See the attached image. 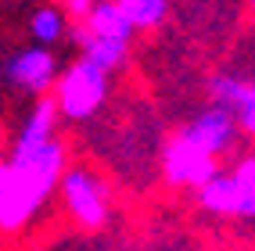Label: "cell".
<instances>
[{
  "label": "cell",
  "instance_id": "cell-6",
  "mask_svg": "<svg viewBox=\"0 0 255 251\" xmlns=\"http://www.w3.org/2000/svg\"><path fill=\"white\" fill-rule=\"evenodd\" d=\"M180 133L187 140H194L201 151H209L212 158H219V162L241 144V126L234 122V115L223 104H212V100H209V108H201L187 126H180Z\"/></svg>",
  "mask_w": 255,
  "mask_h": 251
},
{
  "label": "cell",
  "instance_id": "cell-3",
  "mask_svg": "<svg viewBox=\"0 0 255 251\" xmlns=\"http://www.w3.org/2000/svg\"><path fill=\"white\" fill-rule=\"evenodd\" d=\"M50 197L47 187H40L22 165H14L11 158H0V230L14 233L25 223H32V215L40 212V205Z\"/></svg>",
  "mask_w": 255,
  "mask_h": 251
},
{
  "label": "cell",
  "instance_id": "cell-1",
  "mask_svg": "<svg viewBox=\"0 0 255 251\" xmlns=\"http://www.w3.org/2000/svg\"><path fill=\"white\" fill-rule=\"evenodd\" d=\"M108 86H112V72L97 69V65L87 61V58H79V61L69 65V69L58 72L54 86H50V100H54L61 119L87 122V119H94V115L105 108Z\"/></svg>",
  "mask_w": 255,
  "mask_h": 251
},
{
  "label": "cell",
  "instance_id": "cell-11",
  "mask_svg": "<svg viewBox=\"0 0 255 251\" xmlns=\"http://www.w3.org/2000/svg\"><path fill=\"white\" fill-rule=\"evenodd\" d=\"M69 32H72V25H69L65 7H54V4L32 7V14H29V36H32V43L54 47V43H61V36H69Z\"/></svg>",
  "mask_w": 255,
  "mask_h": 251
},
{
  "label": "cell",
  "instance_id": "cell-12",
  "mask_svg": "<svg viewBox=\"0 0 255 251\" xmlns=\"http://www.w3.org/2000/svg\"><path fill=\"white\" fill-rule=\"evenodd\" d=\"M115 4L129 14V22L137 25V32H144V29H158L165 22L173 0H115Z\"/></svg>",
  "mask_w": 255,
  "mask_h": 251
},
{
  "label": "cell",
  "instance_id": "cell-5",
  "mask_svg": "<svg viewBox=\"0 0 255 251\" xmlns=\"http://www.w3.org/2000/svg\"><path fill=\"white\" fill-rule=\"evenodd\" d=\"M58 72H61L58 54H54L50 47H40V43L18 47V50H11V54L4 58V79L11 83L14 90L29 93V97L50 93Z\"/></svg>",
  "mask_w": 255,
  "mask_h": 251
},
{
  "label": "cell",
  "instance_id": "cell-15",
  "mask_svg": "<svg viewBox=\"0 0 255 251\" xmlns=\"http://www.w3.org/2000/svg\"><path fill=\"white\" fill-rule=\"evenodd\" d=\"M0 76H4V50H0Z\"/></svg>",
  "mask_w": 255,
  "mask_h": 251
},
{
  "label": "cell",
  "instance_id": "cell-8",
  "mask_svg": "<svg viewBox=\"0 0 255 251\" xmlns=\"http://www.w3.org/2000/svg\"><path fill=\"white\" fill-rule=\"evenodd\" d=\"M72 36L79 43V58L94 61L97 69L105 72H119L129 58V40H108V36H94V32H87L83 25L72 29Z\"/></svg>",
  "mask_w": 255,
  "mask_h": 251
},
{
  "label": "cell",
  "instance_id": "cell-2",
  "mask_svg": "<svg viewBox=\"0 0 255 251\" xmlns=\"http://www.w3.org/2000/svg\"><path fill=\"white\" fill-rule=\"evenodd\" d=\"M61 205L83 230H101L108 219V187L90 165H69L58 179Z\"/></svg>",
  "mask_w": 255,
  "mask_h": 251
},
{
  "label": "cell",
  "instance_id": "cell-13",
  "mask_svg": "<svg viewBox=\"0 0 255 251\" xmlns=\"http://www.w3.org/2000/svg\"><path fill=\"white\" fill-rule=\"evenodd\" d=\"M230 172L237 183V219H255V155L241 158Z\"/></svg>",
  "mask_w": 255,
  "mask_h": 251
},
{
  "label": "cell",
  "instance_id": "cell-4",
  "mask_svg": "<svg viewBox=\"0 0 255 251\" xmlns=\"http://www.w3.org/2000/svg\"><path fill=\"white\" fill-rule=\"evenodd\" d=\"M219 169H223V162L212 158L209 151H201L194 140H187L180 129L169 137V144L162 151V176H165L169 187H191V190H198L201 183L212 179Z\"/></svg>",
  "mask_w": 255,
  "mask_h": 251
},
{
  "label": "cell",
  "instance_id": "cell-7",
  "mask_svg": "<svg viewBox=\"0 0 255 251\" xmlns=\"http://www.w3.org/2000/svg\"><path fill=\"white\" fill-rule=\"evenodd\" d=\"M209 100L223 104L234 122L241 126V137L255 140V79L234 76V72H219L209 79Z\"/></svg>",
  "mask_w": 255,
  "mask_h": 251
},
{
  "label": "cell",
  "instance_id": "cell-14",
  "mask_svg": "<svg viewBox=\"0 0 255 251\" xmlns=\"http://www.w3.org/2000/svg\"><path fill=\"white\" fill-rule=\"evenodd\" d=\"M90 7H94V0H65V14H69V22H83L90 14Z\"/></svg>",
  "mask_w": 255,
  "mask_h": 251
},
{
  "label": "cell",
  "instance_id": "cell-9",
  "mask_svg": "<svg viewBox=\"0 0 255 251\" xmlns=\"http://www.w3.org/2000/svg\"><path fill=\"white\" fill-rule=\"evenodd\" d=\"M87 32H94V36H108V40H129L137 36V25L129 22V14L115 4V0H94L90 14L79 22Z\"/></svg>",
  "mask_w": 255,
  "mask_h": 251
},
{
  "label": "cell",
  "instance_id": "cell-16",
  "mask_svg": "<svg viewBox=\"0 0 255 251\" xmlns=\"http://www.w3.org/2000/svg\"><path fill=\"white\" fill-rule=\"evenodd\" d=\"M252 7H255V0H252Z\"/></svg>",
  "mask_w": 255,
  "mask_h": 251
},
{
  "label": "cell",
  "instance_id": "cell-10",
  "mask_svg": "<svg viewBox=\"0 0 255 251\" xmlns=\"http://www.w3.org/2000/svg\"><path fill=\"white\" fill-rule=\"evenodd\" d=\"M194 197H198V205L205 212L234 219V215H237V183H234V172L230 169H219L212 179H205L194 190Z\"/></svg>",
  "mask_w": 255,
  "mask_h": 251
}]
</instances>
